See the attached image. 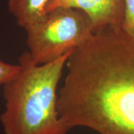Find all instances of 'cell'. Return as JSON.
I'll return each mask as SVG.
<instances>
[{
	"label": "cell",
	"mask_w": 134,
	"mask_h": 134,
	"mask_svg": "<svg viewBox=\"0 0 134 134\" xmlns=\"http://www.w3.org/2000/svg\"><path fill=\"white\" fill-rule=\"evenodd\" d=\"M123 2L125 10L121 29L134 36V0H123Z\"/></svg>",
	"instance_id": "cell-6"
},
{
	"label": "cell",
	"mask_w": 134,
	"mask_h": 134,
	"mask_svg": "<svg viewBox=\"0 0 134 134\" xmlns=\"http://www.w3.org/2000/svg\"><path fill=\"white\" fill-rule=\"evenodd\" d=\"M19 69V64H10L0 60V88L13 78Z\"/></svg>",
	"instance_id": "cell-7"
},
{
	"label": "cell",
	"mask_w": 134,
	"mask_h": 134,
	"mask_svg": "<svg viewBox=\"0 0 134 134\" xmlns=\"http://www.w3.org/2000/svg\"><path fill=\"white\" fill-rule=\"evenodd\" d=\"M25 31L28 52L37 64L52 62L73 52L96 31L86 13L67 7L50 10L43 21Z\"/></svg>",
	"instance_id": "cell-3"
},
{
	"label": "cell",
	"mask_w": 134,
	"mask_h": 134,
	"mask_svg": "<svg viewBox=\"0 0 134 134\" xmlns=\"http://www.w3.org/2000/svg\"><path fill=\"white\" fill-rule=\"evenodd\" d=\"M54 0H8V8L16 24L24 30L43 21Z\"/></svg>",
	"instance_id": "cell-5"
},
{
	"label": "cell",
	"mask_w": 134,
	"mask_h": 134,
	"mask_svg": "<svg viewBox=\"0 0 134 134\" xmlns=\"http://www.w3.org/2000/svg\"><path fill=\"white\" fill-rule=\"evenodd\" d=\"M58 7L83 10L91 19L96 31L107 28L121 29L124 20L123 0H54L48 13Z\"/></svg>",
	"instance_id": "cell-4"
},
{
	"label": "cell",
	"mask_w": 134,
	"mask_h": 134,
	"mask_svg": "<svg viewBox=\"0 0 134 134\" xmlns=\"http://www.w3.org/2000/svg\"><path fill=\"white\" fill-rule=\"evenodd\" d=\"M63 134H67V133H63Z\"/></svg>",
	"instance_id": "cell-8"
},
{
	"label": "cell",
	"mask_w": 134,
	"mask_h": 134,
	"mask_svg": "<svg viewBox=\"0 0 134 134\" xmlns=\"http://www.w3.org/2000/svg\"><path fill=\"white\" fill-rule=\"evenodd\" d=\"M72 53L45 64L35 63L28 51L19 56V71L2 86L4 134L68 133L58 112V88Z\"/></svg>",
	"instance_id": "cell-2"
},
{
	"label": "cell",
	"mask_w": 134,
	"mask_h": 134,
	"mask_svg": "<svg viewBox=\"0 0 134 134\" xmlns=\"http://www.w3.org/2000/svg\"><path fill=\"white\" fill-rule=\"evenodd\" d=\"M66 68L58 108L69 130L134 134V36L121 29L95 31Z\"/></svg>",
	"instance_id": "cell-1"
}]
</instances>
